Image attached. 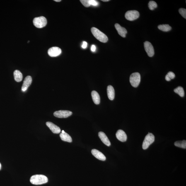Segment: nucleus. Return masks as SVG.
Listing matches in <instances>:
<instances>
[{"label": "nucleus", "instance_id": "nucleus-1", "mask_svg": "<svg viewBox=\"0 0 186 186\" xmlns=\"http://www.w3.org/2000/svg\"><path fill=\"white\" fill-rule=\"evenodd\" d=\"M91 32L94 36L100 42L105 43L108 41L107 36L95 27L91 28Z\"/></svg>", "mask_w": 186, "mask_h": 186}, {"label": "nucleus", "instance_id": "nucleus-2", "mask_svg": "<svg viewBox=\"0 0 186 186\" xmlns=\"http://www.w3.org/2000/svg\"><path fill=\"white\" fill-rule=\"evenodd\" d=\"M48 181V179L43 175H35L32 176L30 179V182L35 185H41L45 184Z\"/></svg>", "mask_w": 186, "mask_h": 186}, {"label": "nucleus", "instance_id": "nucleus-3", "mask_svg": "<svg viewBox=\"0 0 186 186\" xmlns=\"http://www.w3.org/2000/svg\"><path fill=\"white\" fill-rule=\"evenodd\" d=\"M141 81V76L138 73H132L130 77V82L132 87L136 88L139 86Z\"/></svg>", "mask_w": 186, "mask_h": 186}, {"label": "nucleus", "instance_id": "nucleus-4", "mask_svg": "<svg viewBox=\"0 0 186 186\" xmlns=\"http://www.w3.org/2000/svg\"><path fill=\"white\" fill-rule=\"evenodd\" d=\"M155 140L154 135L152 133H149L145 137L142 144L143 149H147L150 145L152 144Z\"/></svg>", "mask_w": 186, "mask_h": 186}, {"label": "nucleus", "instance_id": "nucleus-5", "mask_svg": "<svg viewBox=\"0 0 186 186\" xmlns=\"http://www.w3.org/2000/svg\"><path fill=\"white\" fill-rule=\"evenodd\" d=\"M33 24L34 26L37 28H43L46 25L47 20L44 16H40L36 17L33 20Z\"/></svg>", "mask_w": 186, "mask_h": 186}, {"label": "nucleus", "instance_id": "nucleus-6", "mask_svg": "<svg viewBox=\"0 0 186 186\" xmlns=\"http://www.w3.org/2000/svg\"><path fill=\"white\" fill-rule=\"evenodd\" d=\"M140 14L139 12L135 10L128 11L126 13L125 17L129 21H134L139 17Z\"/></svg>", "mask_w": 186, "mask_h": 186}, {"label": "nucleus", "instance_id": "nucleus-7", "mask_svg": "<svg viewBox=\"0 0 186 186\" xmlns=\"http://www.w3.org/2000/svg\"><path fill=\"white\" fill-rule=\"evenodd\" d=\"M72 112L68 110L56 111L54 113V116L58 118H66L72 115Z\"/></svg>", "mask_w": 186, "mask_h": 186}, {"label": "nucleus", "instance_id": "nucleus-8", "mask_svg": "<svg viewBox=\"0 0 186 186\" xmlns=\"http://www.w3.org/2000/svg\"><path fill=\"white\" fill-rule=\"evenodd\" d=\"M144 47L146 52L150 57H152L154 54V48L150 42L146 41L144 42Z\"/></svg>", "mask_w": 186, "mask_h": 186}, {"label": "nucleus", "instance_id": "nucleus-9", "mask_svg": "<svg viewBox=\"0 0 186 186\" xmlns=\"http://www.w3.org/2000/svg\"><path fill=\"white\" fill-rule=\"evenodd\" d=\"M62 52L60 48L58 47H54L51 48L48 52L49 56L51 57H56L61 54Z\"/></svg>", "mask_w": 186, "mask_h": 186}, {"label": "nucleus", "instance_id": "nucleus-10", "mask_svg": "<svg viewBox=\"0 0 186 186\" xmlns=\"http://www.w3.org/2000/svg\"><path fill=\"white\" fill-rule=\"evenodd\" d=\"M32 82V77L30 76H28L25 78L24 81L23 86H22L21 90L23 92H25L31 84Z\"/></svg>", "mask_w": 186, "mask_h": 186}, {"label": "nucleus", "instance_id": "nucleus-11", "mask_svg": "<svg viewBox=\"0 0 186 186\" xmlns=\"http://www.w3.org/2000/svg\"><path fill=\"white\" fill-rule=\"evenodd\" d=\"M116 136L119 140L124 142L127 141V136L126 133L122 130H119L116 134Z\"/></svg>", "mask_w": 186, "mask_h": 186}, {"label": "nucleus", "instance_id": "nucleus-12", "mask_svg": "<svg viewBox=\"0 0 186 186\" xmlns=\"http://www.w3.org/2000/svg\"><path fill=\"white\" fill-rule=\"evenodd\" d=\"M47 127H48L52 132L54 134H58L61 132V130L59 127L55 125L53 123L50 122H47L46 123Z\"/></svg>", "mask_w": 186, "mask_h": 186}, {"label": "nucleus", "instance_id": "nucleus-13", "mask_svg": "<svg viewBox=\"0 0 186 186\" xmlns=\"http://www.w3.org/2000/svg\"><path fill=\"white\" fill-rule=\"evenodd\" d=\"M91 153L95 157L101 161H105L106 157L105 155L98 150L93 149L91 150Z\"/></svg>", "mask_w": 186, "mask_h": 186}, {"label": "nucleus", "instance_id": "nucleus-14", "mask_svg": "<svg viewBox=\"0 0 186 186\" xmlns=\"http://www.w3.org/2000/svg\"><path fill=\"white\" fill-rule=\"evenodd\" d=\"M115 27L119 35L122 37L125 38L126 34L127 33V31L126 29L124 27L121 26L118 24H115Z\"/></svg>", "mask_w": 186, "mask_h": 186}, {"label": "nucleus", "instance_id": "nucleus-15", "mask_svg": "<svg viewBox=\"0 0 186 186\" xmlns=\"http://www.w3.org/2000/svg\"><path fill=\"white\" fill-rule=\"evenodd\" d=\"M98 136L104 144L108 146H110V141L105 133L102 132H100L99 133Z\"/></svg>", "mask_w": 186, "mask_h": 186}, {"label": "nucleus", "instance_id": "nucleus-16", "mask_svg": "<svg viewBox=\"0 0 186 186\" xmlns=\"http://www.w3.org/2000/svg\"><path fill=\"white\" fill-rule=\"evenodd\" d=\"M107 96L109 99L113 100L115 97V91L113 87L109 85L107 87Z\"/></svg>", "mask_w": 186, "mask_h": 186}, {"label": "nucleus", "instance_id": "nucleus-17", "mask_svg": "<svg viewBox=\"0 0 186 186\" xmlns=\"http://www.w3.org/2000/svg\"><path fill=\"white\" fill-rule=\"evenodd\" d=\"M60 136L62 141L67 142H71L72 139L69 134L65 132L64 130L62 131V133L60 135Z\"/></svg>", "mask_w": 186, "mask_h": 186}, {"label": "nucleus", "instance_id": "nucleus-18", "mask_svg": "<svg viewBox=\"0 0 186 186\" xmlns=\"http://www.w3.org/2000/svg\"><path fill=\"white\" fill-rule=\"evenodd\" d=\"M91 96L94 103L99 105L100 103V98L98 93L95 91H93L91 93Z\"/></svg>", "mask_w": 186, "mask_h": 186}, {"label": "nucleus", "instance_id": "nucleus-19", "mask_svg": "<svg viewBox=\"0 0 186 186\" xmlns=\"http://www.w3.org/2000/svg\"><path fill=\"white\" fill-rule=\"evenodd\" d=\"M14 79L17 82H20L23 79V76L22 73L18 70H16L13 73Z\"/></svg>", "mask_w": 186, "mask_h": 186}, {"label": "nucleus", "instance_id": "nucleus-20", "mask_svg": "<svg viewBox=\"0 0 186 186\" xmlns=\"http://www.w3.org/2000/svg\"><path fill=\"white\" fill-rule=\"evenodd\" d=\"M158 28L159 30L165 32L169 31L172 29L171 27L168 24L160 25L158 26Z\"/></svg>", "mask_w": 186, "mask_h": 186}, {"label": "nucleus", "instance_id": "nucleus-21", "mask_svg": "<svg viewBox=\"0 0 186 186\" xmlns=\"http://www.w3.org/2000/svg\"><path fill=\"white\" fill-rule=\"evenodd\" d=\"M174 92L175 93H177L181 97H183L184 95V91L183 88L181 87H177L174 89Z\"/></svg>", "mask_w": 186, "mask_h": 186}, {"label": "nucleus", "instance_id": "nucleus-22", "mask_svg": "<svg viewBox=\"0 0 186 186\" xmlns=\"http://www.w3.org/2000/svg\"><path fill=\"white\" fill-rule=\"evenodd\" d=\"M175 146L178 147L186 148V141L185 140H184L182 141H177L175 143Z\"/></svg>", "mask_w": 186, "mask_h": 186}, {"label": "nucleus", "instance_id": "nucleus-23", "mask_svg": "<svg viewBox=\"0 0 186 186\" xmlns=\"http://www.w3.org/2000/svg\"><path fill=\"white\" fill-rule=\"evenodd\" d=\"M148 6L150 10H153L157 7L158 5L155 1H150L148 3Z\"/></svg>", "mask_w": 186, "mask_h": 186}, {"label": "nucleus", "instance_id": "nucleus-24", "mask_svg": "<svg viewBox=\"0 0 186 186\" xmlns=\"http://www.w3.org/2000/svg\"><path fill=\"white\" fill-rule=\"evenodd\" d=\"M179 12L184 18L186 19V10L184 8H180L179 9Z\"/></svg>", "mask_w": 186, "mask_h": 186}, {"label": "nucleus", "instance_id": "nucleus-25", "mask_svg": "<svg viewBox=\"0 0 186 186\" xmlns=\"http://www.w3.org/2000/svg\"><path fill=\"white\" fill-rule=\"evenodd\" d=\"M80 1L83 5L86 7H89L90 6L89 0H81Z\"/></svg>", "mask_w": 186, "mask_h": 186}, {"label": "nucleus", "instance_id": "nucleus-26", "mask_svg": "<svg viewBox=\"0 0 186 186\" xmlns=\"http://www.w3.org/2000/svg\"><path fill=\"white\" fill-rule=\"evenodd\" d=\"M167 75L171 79H173L175 77V73L171 71L169 72L168 73V74Z\"/></svg>", "mask_w": 186, "mask_h": 186}, {"label": "nucleus", "instance_id": "nucleus-27", "mask_svg": "<svg viewBox=\"0 0 186 186\" xmlns=\"http://www.w3.org/2000/svg\"><path fill=\"white\" fill-rule=\"evenodd\" d=\"M89 2L90 5H92L94 6H98L99 4L98 2H97V1H95V0H89Z\"/></svg>", "mask_w": 186, "mask_h": 186}, {"label": "nucleus", "instance_id": "nucleus-28", "mask_svg": "<svg viewBox=\"0 0 186 186\" xmlns=\"http://www.w3.org/2000/svg\"><path fill=\"white\" fill-rule=\"evenodd\" d=\"M87 46V43L86 42H83V45H82V47L83 49H86Z\"/></svg>", "mask_w": 186, "mask_h": 186}, {"label": "nucleus", "instance_id": "nucleus-29", "mask_svg": "<svg viewBox=\"0 0 186 186\" xmlns=\"http://www.w3.org/2000/svg\"><path fill=\"white\" fill-rule=\"evenodd\" d=\"M91 49L92 52H95V50H96V47H95V46L94 45H92Z\"/></svg>", "mask_w": 186, "mask_h": 186}, {"label": "nucleus", "instance_id": "nucleus-30", "mask_svg": "<svg viewBox=\"0 0 186 186\" xmlns=\"http://www.w3.org/2000/svg\"><path fill=\"white\" fill-rule=\"evenodd\" d=\"M165 79L166 80V81H170L171 79H170L168 77V76L166 75V76H165Z\"/></svg>", "mask_w": 186, "mask_h": 186}, {"label": "nucleus", "instance_id": "nucleus-31", "mask_svg": "<svg viewBox=\"0 0 186 186\" xmlns=\"http://www.w3.org/2000/svg\"><path fill=\"white\" fill-rule=\"evenodd\" d=\"M54 1L56 2H60L61 1V0H54Z\"/></svg>", "mask_w": 186, "mask_h": 186}, {"label": "nucleus", "instance_id": "nucleus-32", "mask_svg": "<svg viewBox=\"0 0 186 186\" xmlns=\"http://www.w3.org/2000/svg\"><path fill=\"white\" fill-rule=\"evenodd\" d=\"M102 1H104V2H107V1H109V0H102Z\"/></svg>", "mask_w": 186, "mask_h": 186}, {"label": "nucleus", "instance_id": "nucleus-33", "mask_svg": "<svg viewBox=\"0 0 186 186\" xmlns=\"http://www.w3.org/2000/svg\"><path fill=\"white\" fill-rule=\"evenodd\" d=\"M1 163H0V170H1Z\"/></svg>", "mask_w": 186, "mask_h": 186}]
</instances>
